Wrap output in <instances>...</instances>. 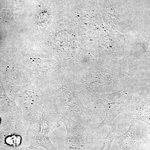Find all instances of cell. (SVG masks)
Instances as JSON below:
<instances>
[{
	"label": "cell",
	"instance_id": "4",
	"mask_svg": "<svg viewBox=\"0 0 150 150\" xmlns=\"http://www.w3.org/2000/svg\"><path fill=\"white\" fill-rule=\"evenodd\" d=\"M114 138V134L112 132H110L108 134L105 140L103 146L100 150H110Z\"/></svg>",
	"mask_w": 150,
	"mask_h": 150
},
{
	"label": "cell",
	"instance_id": "3",
	"mask_svg": "<svg viewBox=\"0 0 150 150\" xmlns=\"http://www.w3.org/2000/svg\"><path fill=\"white\" fill-rule=\"evenodd\" d=\"M140 127L132 119L129 129L126 133L115 138L120 147V150H132L137 142Z\"/></svg>",
	"mask_w": 150,
	"mask_h": 150
},
{
	"label": "cell",
	"instance_id": "1",
	"mask_svg": "<svg viewBox=\"0 0 150 150\" xmlns=\"http://www.w3.org/2000/svg\"><path fill=\"white\" fill-rule=\"evenodd\" d=\"M96 97L98 103L104 106L105 111L104 120L98 128L110 126L122 110L126 100L125 92L120 90L112 93L101 94Z\"/></svg>",
	"mask_w": 150,
	"mask_h": 150
},
{
	"label": "cell",
	"instance_id": "2",
	"mask_svg": "<svg viewBox=\"0 0 150 150\" xmlns=\"http://www.w3.org/2000/svg\"><path fill=\"white\" fill-rule=\"evenodd\" d=\"M130 109L133 120H139L150 126V91L139 95Z\"/></svg>",
	"mask_w": 150,
	"mask_h": 150
}]
</instances>
